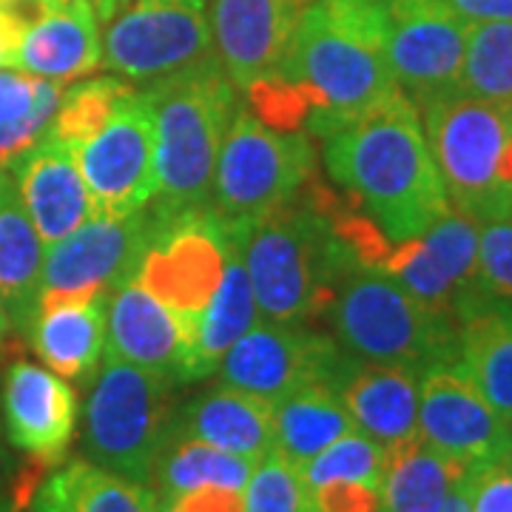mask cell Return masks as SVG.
Listing matches in <instances>:
<instances>
[{
    "instance_id": "obj_1",
    "label": "cell",
    "mask_w": 512,
    "mask_h": 512,
    "mask_svg": "<svg viewBox=\"0 0 512 512\" xmlns=\"http://www.w3.org/2000/svg\"><path fill=\"white\" fill-rule=\"evenodd\" d=\"M325 168L393 242L419 237L450 211L419 106L404 92L384 97L330 134Z\"/></svg>"
},
{
    "instance_id": "obj_2",
    "label": "cell",
    "mask_w": 512,
    "mask_h": 512,
    "mask_svg": "<svg viewBox=\"0 0 512 512\" xmlns=\"http://www.w3.org/2000/svg\"><path fill=\"white\" fill-rule=\"evenodd\" d=\"M279 74L305 100L316 140L402 92L387 63L382 0H313Z\"/></svg>"
},
{
    "instance_id": "obj_3",
    "label": "cell",
    "mask_w": 512,
    "mask_h": 512,
    "mask_svg": "<svg viewBox=\"0 0 512 512\" xmlns=\"http://www.w3.org/2000/svg\"><path fill=\"white\" fill-rule=\"evenodd\" d=\"M251 279L259 316L311 322L328 311L336 279L350 262L319 197V174L291 202L254 220L228 222Z\"/></svg>"
},
{
    "instance_id": "obj_4",
    "label": "cell",
    "mask_w": 512,
    "mask_h": 512,
    "mask_svg": "<svg viewBox=\"0 0 512 512\" xmlns=\"http://www.w3.org/2000/svg\"><path fill=\"white\" fill-rule=\"evenodd\" d=\"M157 123L154 211L183 214L211 208L222 140L239 111L237 86L217 60L146 86Z\"/></svg>"
},
{
    "instance_id": "obj_5",
    "label": "cell",
    "mask_w": 512,
    "mask_h": 512,
    "mask_svg": "<svg viewBox=\"0 0 512 512\" xmlns=\"http://www.w3.org/2000/svg\"><path fill=\"white\" fill-rule=\"evenodd\" d=\"M325 316L339 348L356 359L416 370L458 359L456 319L376 271L348 268L336 279Z\"/></svg>"
},
{
    "instance_id": "obj_6",
    "label": "cell",
    "mask_w": 512,
    "mask_h": 512,
    "mask_svg": "<svg viewBox=\"0 0 512 512\" xmlns=\"http://www.w3.org/2000/svg\"><path fill=\"white\" fill-rule=\"evenodd\" d=\"M177 382L151 367L106 359L83 413L89 461L137 484H148L177 407Z\"/></svg>"
},
{
    "instance_id": "obj_7",
    "label": "cell",
    "mask_w": 512,
    "mask_h": 512,
    "mask_svg": "<svg viewBox=\"0 0 512 512\" xmlns=\"http://www.w3.org/2000/svg\"><path fill=\"white\" fill-rule=\"evenodd\" d=\"M319 174V157L308 131L265 126L239 106L222 140L211 208L225 222L262 217L291 202Z\"/></svg>"
},
{
    "instance_id": "obj_8",
    "label": "cell",
    "mask_w": 512,
    "mask_h": 512,
    "mask_svg": "<svg viewBox=\"0 0 512 512\" xmlns=\"http://www.w3.org/2000/svg\"><path fill=\"white\" fill-rule=\"evenodd\" d=\"M419 109L450 205L476 222L512 211L510 197L498 185V163L512 109L484 103L458 89Z\"/></svg>"
},
{
    "instance_id": "obj_9",
    "label": "cell",
    "mask_w": 512,
    "mask_h": 512,
    "mask_svg": "<svg viewBox=\"0 0 512 512\" xmlns=\"http://www.w3.org/2000/svg\"><path fill=\"white\" fill-rule=\"evenodd\" d=\"M151 211V234L140 256L134 282L157 302L185 319H200L217 293L231 254V228L214 208L183 214Z\"/></svg>"
},
{
    "instance_id": "obj_10",
    "label": "cell",
    "mask_w": 512,
    "mask_h": 512,
    "mask_svg": "<svg viewBox=\"0 0 512 512\" xmlns=\"http://www.w3.org/2000/svg\"><path fill=\"white\" fill-rule=\"evenodd\" d=\"M211 60L205 0H128L103 37V69L140 86Z\"/></svg>"
},
{
    "instance_id": "obj_11",
    "label": "cell",
    "mask_w": 512,
    "mask_h": 512,
    "mask_svg": "<svg viewBox=\"0 0 512 512\" xmlns=\"http://www.w3.org/2000/svg\"><path fill=\"white\" fill-rule=\"evenodd\" d=\"M72 151L94 214L126 217L157 197V123L146 89H131L97 134Z\"/></svg>"
},
{
    "instance_id": "obj_12",
    "label": "cell",
    "mask_w": 512,
    "mask_h": 512,
    "mask_svg": "<svg viewBox=\"0 0 512 512\" xmlns=\"http://www.w3.org/2000/svg\"><path fill=\"white\" fill-rule=\"evenodd\" d=\"M376 274L461 322L493 299L478 282V222L450 205L424 234L390 242Z\"/></svg>"
},
{
    "instance_id": "obj_13",
    "label": "cell",
    "mask_w": 512,
    "mask_h": 512,
    "mask_svg": "<svg viewBox=\"0 0 512 512\" xmlns=\"http://www.w3.org/2000/svg\"><path fill=\"white\" fill-rule=\"evenodd\" d=\"M387 63L416 106L456 92L467 20L447 0H382Z\"/></svg>"
},
{
    "instance_id": "obj_14",
    "label": "cell",
    "mask_w": 512,
    "mask_h": 512,
    "mask_svg": "<svg viewBox=\"0 0 512 512\" xmlns=\"http://www.w3.org/2000/svg\"><path fill=\"white\" fill-rule=\"evenodd\" d=\"M419 436L470 470L512 461V424L481 396L458 359L421 370Z\"/></svg>"
},
{
    "instance_id": "obj_15",
    "label": "cell",
    "mask_w": 512,
    "mask_h": 512,
    "mask_svg": "<svg viewBox=\"0 0 512 512\" xmlns=\"http://www.w3.org/2000/svg\"><path fill=\"white\" fill-rule=\"evenodd\" d=\"M348 353L302 322H256L217 367L222 384L279 402L311 382H333Z\"/></svg>"
},
{
    "instance_id": "obj_16",
    "label": "cell",
    "mask_w": 512,
    "mask_h": 512,
    "mask_svg": "<svg viewBox=\"0 0 512 512\" xmlns=\"http://www.w3.org/2000/svg\"><path fill=\"white\" fill-rule=\"evenodd\" d=\"M148 234V208L126 217L94 214L92 220L74 228L69 237L46 245L37 299L57 293L117 291L137 274Z\"/></svg>"
},
{
    "instance_id": "obj_17",
    "label": "cell",
    "mask_w": 512,
    "mask_h": 512,
    "mask_svg": "<svg viewBox=\"0 0 512 512\" xmlns=\"http://www.w3.org/2000/svg\"><path fill=\"white\" fill-rule=\"evenodd\" d=\"M313 0H208L214 57L225 77L248 89L282 72L296 29Z\"/></svg>"
},
{
    "instance_id": "obj_18",
    "label": "cell",
    "mask_w": 512,
    "mask_h": 512,
    "mask_svg": "<svg viewBox=\"0 0 512 512\" xmlns=\"http://www.w3.org/2000/svg\"><path fill=\"white\" fill-rule=\"evenodd\" d=\"M6 441L40 467L63 464L80 427V396L63 376L32 362L6 370L0 393Z\"/></svg>"
},
{
    "instance_id": "obj_19",
    "label": "cell",
    "mask_w": 512,
    "mask_h": 512,
    "mask_svg": "<svg viewBox=\"0 0 512 512\" xmlns=\"http://www.w3.org/2000/svg\"><path fill=\"white\" fill-rule=\"evenodd\" d=\"M111 291L40 296L26 336L37 359L66 382L92 384L106 356Z\"/></svg>"
},
{
    "instance_id": "obj_20",
    "label": "cell",
    "mask_w": 512,
    "mask_h": 512,
    "mask_svg": "<svg viewBox=\"0 0 512 512\" xmlns=\"http://www.w3.org/2000/svg\"><path fill=\"white\" fill-rule=\"evenodd\" d=\"M9 174L15 177L20 200L46 245L69 237L74 228L94 217L92 197L72 146L57 140L52 131L15 157Z\"/></svg>"
},
{
    "instance_id": "obj_21",
    "label": "cell",
    "mask_w": 512,
    "mask_h": 512,
    "mask_svg": "<svg viewBox=\"0 0 512 512\" xmlns=\"http://www.w3.org/2000/svg\"><path fill=\"white\" fill-rule=\"evenodd\" d=\"M333 387L359 433L382 447L419 436V370L350 356Z\"/></svg>"
},
{
    "instance_id": "obj_22",
    "label": "cell",
    "mask_w": 512,
    "mask_h": 512,
    "mask_svg": "<svg viewBox=\"0 0 512 512\" xmlns=\"http://www.w3.org/2000/svg\"><path fill=\"white\" fill-rule=\"evenodd\" d=\"M194 330L197 319H185L165 308L143 285L128 279L109 296L103 359H123L131 365L163 370L174 379Z\"/></svg>"
},
{
    "instance_id": "obj_23",
    "label": "cell",
    "mask_w": 512,
    "mask_h": 512,
    "mask_svg": "<svg viewBox=\"0 0 512 512\" xmlns=\"http://www.w3.org/2000/svg\"><path fill=\"white\" fill-rule=\"evenodd\" d=\"M165 436L202 441L256 464L274 450V402L220 382L177 404Z\"/></svg>"
},
{
    "instance_id": "obj_24",
    "label": "cell",
    "mask_w": 512,
    "mask_h": 512,
    "mask_svg": "<svg viewBox=\"0 0 512 512\" xmlns=\"http://www.w3.org/2000/svg\"><path fill=\"white\" fill-rule=\"evenodd\" d=\"M18 72L69 83L103 69L100 18L89 0H60L35 20L12 55Z\"/></svg>"
},
{
    "instance_id": "obj_25",
    "label": "cell",
    "mask_w": 512,
    "mask_h": 512,
    "mask_svg": "<svg viewBox=\"0 0 512 512\" xmlns=\"http://www.w3.org/2000/svg\"><path fill=\"white\" fill-rule=\"evenodd\" d=\"M256 322H259V308H256L254 288H251L245 262H242L237 242H234L228 262H225L220 288L197 319L194 339L174 373V382L194 384L214 376L225 353L234 348Z\"/></svg>"
},
{
    "instance_id": "obj_26",
    "label": "cell",
    "mask_w": 512,
    "mask_h": 512,
    "mask_svg": "<svg viewBox=\"0 0 512 512\" xmlns=\"http://www.w3.org/2000/svg\"><path fill=\"white\" fill-rule=\"evenodd\" d=\"M473 476L467 464L433 450L421 436L384 447L382 512H441Z\"/></svg>"
},
{
    "instance_id": "obj_27",
    "label": "cell",
    "mask_w": 512,
    "mask_h": 512,
    "mask_svg": "<svg viewBox=\"0 0 512 512\" xmlns=\"http://www.w3.org/2000/svg\"><path fill=\"white\" fill-rule=\"evenodd\" d=\"M157 495L148 484L117 476L89 458L57 464L40 478L26 512H154Z\"/></svg>"
},
{
    "instance_id": "obj_28",
    "label": "cell",
    "mask_w": 512,
    "mask_h": 512,
    "mask_svg": "<svg viewBox=\"0 0 512 512\" xmlns=\"http://www.w3.org/2000/svg\"><path fill=\"white\" fill-rule=\"evenodd\" d=\"M46 242L20 200L9 168L0 171V299L6 302L12 328H29L40 291Z\"/></svg>"
},
{
    "instance_id": "obj_29",
    "label": "cell",
    "mask_w": 512,
    "mask_h": 512,
    "mask_svg": "<svg viewBox=\"0 0 512 512\" xmlns=\"http://www.w3.org/2000/svg\"><path fill=\"white\" fill-rule=\"evenodd\" d=\"M458 365L512 424V305L487 299L458 322Z\"/></svg>"
},
{
    "instance_id": "obj_30",
    "label": "cell",
    "mask_w": 512,
    "mask_h": 512,
    "mask_svg": "<svg viewBox=\"0 0 512 512\" xmlns=\"http://www.w3.org/2000/svg\"><path fill=\"white\" fill-rule=\"evenodd\" d=\"M353 430L356 424L333 382L305 384L274 402V450L299 470Z\"/></svg>"
},
{
    "instance_id": "obj_31",
    "label": "cell",
    "mask_w": 512,
    "mask_h": 512,
    "mask_svg": "<svg viewBox=\"0 0 512 512\" xmlns=\"http://www.w3.org/2000/svg\"><path fill=\"white\" fill-rule=\"evenodd\" d=\"M254 461L217 450L211 444L165 436L157 461L151 467L148 487L160 501H171L200 487H231L245 490Z\"/></svg>"
},
{
    "instance_id": "obj_32",
    "label": "cell",
    "mask_w": 512,
    "mask_h": 512,
    "mask_svg": "<svg viewBox=\"0 0 512 512\" xmlns=\"http://www.w3.org/2000/svg\"><path fill=\"white\" fill-rule=\"evenodd\" d=\"M63 97V83L0 69V171L49 134L57 106Z\"/></svg>"
},
{
    "instance_id": "obj_33",
    "label": "cell",
    "mask_w": 512,
    "mask_h": 512,
    "mask_svg": "<svg viewBox=\"0 0 512 512\" xmlns=\"http://www.w3.org/2000/svg\"><path fill=\"white\" fill-rule=\"evenodd\" d=\"M458 92L512 109V20L467 23Z\"/></svg>"
},
{
    "instance_id": "obj_34",
    "label": "cell",
    "mask_w": 512,
    "mask_h": 512,
    "mask_svg": "<svg viewBox=\"0 0 512 512\" xmlns=\"http://www.w3.org/2000/svg\"><path fill=\"white\" fill-rule=\"evenodd\" d=\"M131 89L134 86L123 77H94V80L74 86L60 97V106H57L49 131L66 146L77 148L92 134H97V128L109 120L111 111L117 109V103Z\"/></svg>"
},
{
    "instance_id": "obj_35",
    "label": "cell",
    "mask_w": 512,
    "mask_h": 512,
    "mask_svg": "<svg viewBox=\"0 0 512 512\" xmlns=\"http://www.w3.org/2000/svg\"><path fill=\"white\" fill-rule=\"evenodd\" d=\"M305 487H322L328 481H365L382 487L384 478V447L376 439L353 430L313 456L302 470Z\"/></svg>"
},
{
    "instance_id": "obj_36",
    "label": "cell",
    "mask_w": 512,
    "mask_h": 512,
    "mask_svg": "<svg viewBox=\"0 0 512 512\" xmlns=\"http://www.w3.org/2000/svg\"><path fill=\"white\" fill-rule=\"evenodd\" d=\"M242 493L245 512H308V487L299 467L276 450L256 461Z\"/></svg>"
},
{
    "instance_id": "obj_37",
    "label": "cell",
    "mask_w": 512,
    "mask_h": 512,
    "mask_svg": "<svg viewBox=\"0 0 512 512\" xmlns=\"http://www.w3.org/2000/svg\"><path fill=\"white\" fill-rule=\"evenodd\" d=\"M478 282L512 305V211L478 222Z\"/></svg>"
},
{
    "instance_id": "obj_38",
    "label": "cell",
    "mask_w": 512,
    "mask_h": 512,
    "mask_svg": "<svg viewBox=\"0 0 512 512\" xmlns=\"http://www.w3.org/2000/svg\"><path fill=\"white\" fill-rule=\"evenodd\" d=\"M308 512H382V487L365 481H328L308 490Z\"/></svg>"
},
{
    "instance_id": "obj_39",
    "label": "cell",
    "mask_w": 512,
    "mask_h": 512,
    "mask_svg": "<svg viewBox=\"0 0 512 512\" xmlns=\"http://www.w3.org/2000/svg\"><path fill=\"white\" fill-rule=\"evenodd\" d=\"M470 512H512V461L473 470L467 481Z\"/></svg>"
},
{
    "instance_id": "obj_40",
    "label": "cell",
    "mask_w": 512,
    "mask_h": 512,
    "mask_svg": "<svg viewBox=\"0 0 512 512\" xmlns=\"http://www.w3.org/2000/svg\"><path fill=\"white\" fill-rule=\"evenodd\" d=\"M174 512H245V493L231 487H200L168 501Z\"/></svg>"
},
{
    "instance_id": "obj_41",
    "label": "cell",
    "mask_w": 512,
    "mask_h": 512,
    "mask_svg": "<svg viewBox=\"0 0 512 512\" xmlns=\"http://www.w3.org/2000/svg\"><path fill=\"white\" fill-rule=\"evenodd\" d=\"M467 23L512 20V0H447Z\"/></svg>"
},
{
    "instance_id": "obj_42",
    "label": "cell",
    "mask_w": 512,
    "mask_h": 512,
    "mask_svg": "<svg viewBox=\"0 0 512 512\" xmlns=\"http://www.w3.org/2000/svg\"><path fill=\"white\" fill-rule=\"evenodd\" d=\"M46 467H40L32 461V467L29 470H23L18 476V481L6 490V493H0V512H23L29 507V498L35 493V487L40 484V473H43Z\"/></svg>"
},
{
    "instance_id": "obj_43",
    "label": "cell",
    "mask_w": 512,
    "mask_h": 512,
    "mask_svg": "<svg viewBox=\"0 0 512 512\" xmlns=\"http://www.w3.org/2000/svg\"><path fill=\"white\" fill-rule=\"evenodd\" d=\"M94 6V12H97V18H100V23H109L114 15H117V9H123L126 3L123 0H89Z\"/></svg>"
},
{
    "instance_id": "obj_44",
    "label": "cell",
    "mask_w": 512,
    "mask_h": 512,
    "mask_svg": "<svg viewBox=\"0 0 512 512\" xmlns=\"http://www.w3.org/2000/svg\"><path fill=\"white\" fill-rule=\"evenodd\" d=\"M441 512H470V498H467V484L456 490V493L450 495V501H447V507Z\"/></svg>"
},
{
    "instance_id": "obj_45",
    "label": "cell",
    "mask_w": 512,
    "mask_h": 512,
    "mask_svg": "<svg viewBox=\"0 0 512 512\" xmlns=\"http://www.w3.org/2000/svg\"><path fill=\"white\" fill-rule=\"evenodd\" d=\"M12 467V456H9V447H6V433H3V421H0V478L9 473Z\"/></svg>"
},
{
    "instance_id": "obj_46",
    "label": "cell",
    "mask_w": 512,
    "mask_h": 512,
    "mask_svg": "<svg viewBox=\"0 0 512 512\" xmlns=\"http://www.w3.org/2000/svg\"><path fill=\"white\" fill-rule=\"evenodd\" d=\"M9 330H12V316H9L6 302L0 299V348H3V342H6V336H9Z\"/></svg>"
},
{
    "instance_id": "obj_47",
    "label": "cell",
    "mask_w": 512,
    "mask_h": 512,
    "mask_svg": "<svg viewBox=\"0 0 512 512\" xmlns=\"http://www.w3.org/2000/svg\"><path fill=\"white\" fill-rule=\"evenodd\" d=\"M154 512H174V507H171L168 501H160V498H157V510Z\"/></svg>"
},
{
    "instance_id": "obj_48",
    "label": "cell",
    "mask_w": 512,
    "mask_h": 512,
    "mask_svg": "<svg viewBox=\"0 0 512 512\" xmlns=\"http://www.w3.org/2000/svg\"><path fill=\"white\" fill-rule=\"evenodd\" d=\"M0 3H9V0H0Z\"/></svg>"
},
{
    "instance_id": "obj_49",
    "label": "cell",
    "mask_w": 512,
    "mask_h": 512,
    "mask_svg": "<svg viewBox=\"0 0 512 512\" xmlns=\"http://www.w3.org/2000/svg\"><path fill=\"white\" fill-rule=\"evenodd\" d=\"M123 3H128V0H123Z\"/></svg>"
}]
</instances>
